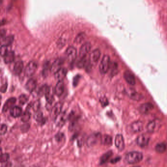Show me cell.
Returning a JSON list of instances; mask_svg holds the SVG:
<instances>
[{
  "label": "cell",
  "mask_w": 167,
  "mask_h": 167,
  "mask_svg": "<svg viewBox=\"0 0 167 167\" xmlns=\"http://www.w3.org/2000/svg\"><path fill=\"white\" fill-rule=\"evenodd\" d=\"M143 155L141 152L138 151H131L127 153L125 156L126 162L130 164L138 163L142 161Z\"/></svg>",
  "instance_id": "1"
},
{
  "label": "cell",
  "mask_w": 167,
  "mask_h": 167,
  "mask_svg": "<svg viewBox=\"0 0 167 167\" xmlns=\"http://www.w3.org/2000/svg\"><path fill=\"white\" fill-rule=\"evenodd\" d=\"M162 123L161 121L158 119L152 120L149 122L146 126V130L149 133H154L157 131L161 127Z\"/></svg>",
  "instance_id": "2"
},
{
  "label": "cell",
  "mask_w": 167,
  "mask_h": 167,
  "mask_svg": "<svg viewBox=\"0 0 167 167\" xmlns=\"http://www.w3.org/2000/svg\"><path fill=\"white\" fill-rule=\"evenodd\" d=\"M110 67V58L105 55L103 57L99 65L100 72L102 74H105L108 71Z\"/></svg>",
  "instance_id": "3"
},
{
  "label": "cell",
  "mask_w": 167,
  "mask_h": 167,
  "mask_svg": "<svg viewBox=\"0 0 167 167\" xmlns=\"http://www.w3.org/2000/svg\"><path fill=\"white\" fill-rule=\"evenodd\" d=\"M150 140V137L148 135L142 134L138 136L136 139V143L141 148H145L148 146Z\"/></svg>",
  "instance_id": "4"
},
{
  "label": "cell",
  "mask_w": 167,
  "mask_h": 167,
  "mask_svg": "<svg viewBox=\"0 0 167 167\" xmlns=\"http://www.w3.org/2000/svg\"><path fill=\"white\" fill-rule=\"evenodd\" d=\"M37 69V64L36 62L33 61L29 62L25 69V75L27 77H32L36 72Z\"/></svg>",
  "instance_id": "5"
},
{
  "label": "cell",
  "mask_w": 167,
  "mask_h": 167,
  "mask_svg": "<svg viewBox=\"0 0 167 167\" xmlns=\"http://www.w3.org/2000/svg\"><path fill=\"white\" fill-rule=\"evenodd\" d=\"M66 58L69 62H73L76 59L77 56V50L73 47L70 46L68 48L66 51Z\"/></svg>",
  "instance_id": "6"
},
{
  "label": "cell",
  "mask_w": 167,
  "mask_h": 167,
  "mask_svg": "<svg viewBox=\"0 0 167 167\" xmlns=\"http://www.w3.org/2000/svg\"><path fill=\"white\" fill-rule=\"evenodd\" d=\"M63 104L61 102H58L53 107L51 110V116L53 120H56L61 113Z\"/></svg>",
  "instance_id": "7"
},
{
  "label": "cell",
  "mask_w": 167,
  "mask_h": 167,
  "mask_svg": "<svg viewBox=\"0 0 167 167\" xmlns=\"http://www.w3.org/2000/svg\"><path fill=\"white\" fill-rule=\"evenodd\" d=\"M101 56V52L98 49H96L92 51L89 56V62L92 65H96Z\"/></svg>",
  "instance_id": "8"
},
{
  "label": "cell",
  "mask_w": 167,
  "mask_h": 167,
  "mask_svg": "<svg viewBox=\"0 0 167 167\" xmlns=\"http://www.w3.org/2000/svg\"><path fill=\"white\" fill-rule=\"evenodd\" d=\"M126 94L130 99L134 101H139L143 99V97L133 89H129L126 90Z\"/></svg>",
  "instance_id": "9"
},
{
  "label": "cell",
  "mask_w": 167,
  "mask_h": 167,
  "mask_svg": "<svg viewBox=\"0 0 167 167\" xmlns=\"http://www.w3.org/2000/svg\"><path fill=\"white\" fill-rule=\"evenodd\" d=\"M115 145L117 149L121 151L125 149L124 139L123 135L121 134H117L115 138Z\"/></svg>",
  "instance_id": "10"
},
{
  "label": "cell",
  "mask_w": 167,
  "mask_h": 167,
  "mask_svg": "<svg viewBox=\"0 0 167 167\" xmlns=\"http://www.w3.org/2000/svg\"><path fill=\"white\" fill-rule=\"evenodd\" d=\"M91 45L89 42H86L81 46L79 51V56L81 58L86 56V55L91 50Z\"/></svg>",
  "instance_id": "11"
},
{
  "label": "cell",
  "mask_w": 167,
  "mask_h": 167,
  "mask_svg": "<svg viewBox=\"0 0 167 167\" xmlns=\"http://www.w3.org/2000/svg\"><path fill=\"white\" fill-rule=\"evenodd\" d=\"M143 123L139 121L132 123L130 126V130L133 133H134L140 132L143 129Z\"/></svg>",
  "instance_id": "12"
},
{
  "label": "cell",
  "mask_w": 167,
  "mask_h": 167,
  "mask_svg": "<svg viewBox=\"0 0 167 167\" xmlns=\"http://www.w3.org/2000/svg\"><path fill=\"white\" fill-rule=\"evenodd\" d=\"M124 77L126 80V82L130 85H135L136 81L134 76L132 72L129 71H126L124 74Z\"/></svg>",
  "instance_id": "13"
},
{
  "label": "cell",
  "mask_w": 167,
  "mask_h": 167,
  "mask_svg": "<svg viewBox=\"0 0 167 167\" xmlns=\"http://www.w3.org/2000/svg\"><path fill=\"white\" fill-rule=\"evenodd\" d=\"M54 90L51 87H48L45 92V96L48 104H51L54 101Z\"/></svg>",
  "instance_id": "14"
},
{
  "label": "cell",
  "mask_w": 167,
  "mask_h": 167,
  "mask_svg": "<svg viewBox=\"0 0 167 167\" xmlns=\"http://www.w3.org/2000/svg\"><path fill=\"white\" fill-rule=\"evenodd\" d=\"M101 136L99 134H94L91 135L87 140V145L88 146H93L97 143L99 139H101Z\"/></svg>",
  "instance_id": "15"
},
{
  "label": "cell",
  "mask_w": 167,
  "mask_h": 167,
  "mask_svg": "<svg viewBox=\"0 0 167 167\" xmlns=\"http://www.w3.org/2000/svg\"><path fill=\"white\" fill-rule=\"evenodd\" d=\"M154 108V105L149 102L142 104L139 107V110L140 112L142 114H146L149 113Z\"/></svg>",
  "instance_id": "16"
},
{
  "label": "cell",
  "mask_w": 167,
  "mask_h": 167,
  "mask_svg": "<svg viewBox=\"0 0 167 167\" xmlns=\"http://www.w3.org/2000/svg\"><path fill=\"white\" fill-rule=\"evenodd\" d=\"M63 60L62 59H57L54 61L50 67V71L53 73H55L61 69L63 65Z\"/></svg>",
  "instance_id": "17"
},
{
  "label": "cell",
  "mask_w": 167,
  "mask_h": 167,
  "mask_svg": "<svg viewBox=\"0 0 167 167\" xmlns=\"http://www.w3.org/2000/svg\"><path fill=\"white\" fill-rule=\"evenodd\" d=\"M54 93L58 96H61L64 92V85L63 81H59L56 85L54 88Z\"/></svg>",
  "instance_id": "18"
},
{
  "label": "cell",
  "mask_w": 167,
  "mask_h": 167,
  "mask_svg": "<svg viewBox=\"0 0 167 167\" xmlns=\"http://www.w3.org/2000/svg\"><path fill=\"white\" fill-rule=\"evenodd\" d=\"M37 86L36 80L34 78H30L28 80L25 85V88L29 92L33 91Z\"/></svg>",
  "instance_id": "19"
},
{
  "label": "cell",
  "mask_w": 167,
  "mask_h": 167,
  "mask_svg": "<svg viewBox=\"0 0 167 167\" xmlns=\"http://www.w3.org/2000/svg\"><path fill=\"white\" fill-rule=\"evenodd\" d=\"M67 74V70L64 68H61L54 74V77L58 81H63Z\"/></svg>",
  "instance_id": "20"
},
{
  "label": "cell",
  "mask_w": 167,
  "mask_h": 167,
  "mask_svg": "<svg viewBox=\"0 0 167 167\" xmlns=\"http://www.w3.org/2000/svg\"><path fill=\"white\" fill-rule=\"evenodd\" d=\"M16 99L15 98H11L7 99L3 107V112H6L8 110L12 108L16 103Z\"/></svg>",
  "instance_id": "21"
},
{
  "label": "cell",
  "mask_w": 167,
  "mask_h": 167,
  "mask_svg": "<svg viewBox=\"0 0 167 167\" xmlns=\"http://www.w3.org/2000/svg\"><path fill=\"white\" fill-rule=\"evenodd\" d=\"M23 68V62L22 61H18L14 66V72L17 75H19L22 72Z\"/></svg>",
  "instance_id": "22"
},
{
  "label": "cell",
  "mask_w": 167,
  "mask_h": 167,
  "mask_svg": "<svg viewBox=\"0 0 167 167\" xmlns=\"http://www.w3.org/2000/svg\"><path fill=\"white\" fill-rule=\"evenodd\" d=\"M22 109L20 107L16 106L12 108L10 110V114L14 118H18L22 115Z\"/></svg>",
  "instance_id": "23"
},
{
  "label": "cell",
  "mask_w": 167,
  "mask_h": 167,
  "mask_svg": "<svg viewBox=\"0 0 167 167\" xmlns=\"http://www.w3.org/2000/svg\"><path fill=\"white\" fill-rule=\"evenodd\" d=\"M101 143L105 146H110L112 144L113 138L108 135H105L101 137Z\"/></svg>",
  "instance_id": "24"
},
{
  "label": "cell",
  "mask_w": 167,
  "mask_h": 167,
  "mask_svg": "<svg viewBox=\"0 0 167 167\" xmlns=\"http://www.w3.org/2000/svg\"><path fill=\"white\" fill-rule=\"evenodd\" d=\"M13 40H14V38H13V36H8L1 39V46L7 47V46H9L13 43Z\"/></svg>",
  "instance_id": "25"
},
{
  "label": "cell",
  "mask_w": 167,
  "mask_h": 167,
  "mask_svg": "<svg viewBox=\"0 0 167 167\" xmlns=\"http://www.w3.org/2000/svg\"><path fill=\"white\" fill-rule=\"evenodd\" d=\"M167 145L165 143H158L155 146V151L159 153H163L167 150Z\"/></svg>",
  "instance_id": "26"
},
{
  "label": "cell",
  "mask_w": 167,
  "mask_h": 167,
  "mask_svg": "<svg viewBox=\"0 0 167 167\" xmlns=\"http://www.w3.org/2000/svg\"><path fill=\"white\" fill-rule=\"evenodd\" d=\"M15 53L14 52L10 51L4 56V61L6 63H10L14 60Z\"/></svg>",
  "instance_id": "27"
},
{
  "label": "cell",
  "mask_w": 167,
  "mask_h": 167,
  "mask_svg": "<svg viewBox=\"0 0 167 167\" xmlns=\"http://www.w3.org/2000/svg\"><path fill=\"white\" fill-rule=\"evenodd\" d=\"M112 155H113V152L111 151H110L108 152H106L100 158V164L101 165L105 164L111 157Z\"/></svg>",
  "instance_id": "28"
},
{
  "label": "cell",
  "mask_w": 167,
  "mask_h": 167,
  "mask_svg": "<svg viewBox=\"0 0 167 167\" xmlns=\"http://www.w3.org/2000/svg\"><path fill=\"white\" fill-rule=\"evenodd\" d=\"M67 41V36H62L59 39L58 41L57 42V46L59 48H62L65 46Z\"/></svg>",
  "instance_id": "29"
},
{
  "label": "cell",
  "mask_w": 167,
  "mask_h": 167,
  "mask_svg": "<svg viewBox=\"0 0 167 167\" xmlns=\"http://www.w3.org/2000/svg\"><path fill=\"white\" fill-rule=\"evenodd\" d=\"M58 119V122H57V124L59 126H63V124H64V123L66 122L67 117H66V115L65 113H61L60 115L57 117V119Z\"/></svg>",
  "instance_id": "30"
},
{
  "label": "cell",
  "mask_w": 167,
  "mask_h": 167,
  "mask_svg": "<svg viewBox=\"0 0 167 167\" xmlns=\"http://www.w3.org/2000/svg\"><path fill=\"white\" fill-rule=\"evenodd\" d=\"M31 117V114L28 110L25 111L21 116V121L23 123H27L29 121Z\"/></svg>",
  "instance_id": "31"
},
{
  "label": "cell",
  "mask_w": 167,
  "mask_h": 167,
  "mask_svg": "<svg viewBox=\"0 0 167 167\" xmlns=\"http://www.w3.org/2000/svg\"><path fill=\"white\" fill-rule=\"evenodd\" d=\"M34 119L39 123H42L44 121V118L42 113L40 111H37L34 115Z\"/></svg>",
  "instance_id": "32"
},
{
  "label": "cell",
  "mask_w": 167,
  "mask_h": 167,
  "mask_svg": "<svg viewBox=\"0 0 167 167\" xmlns=\"http://www.w3.org/2000/svg\"><path fill=\"white\" fill-rule=\"evenodd\" d=\"M88 63V59H86V56L85 58H81L80 60L78 62L77 66L78 68H83L86 66Z\"/></svg>",
  "instance_id": "33"
},
{
  "label": "cell",
  "mask_w": 167,
  "mask_h": 167,
  "mask_svg": "<svg viewBox=\"0 0 167 167\" xmlns=\"http://www.w3.org/2000/svg\"><path fill=\"white\" fill-rule=\"evenodd\" d=\"M86 37V34L84 33H80L78 34L75 39L74 42L77 44H80L83 41Z\"/></svg>",
  "instance_id": "34"
},
{
  "label": "cell",
  "mask_w": 167,
  "mask_h": 167,
  "mask_svg": "<svg viewBox=\"0 0 167 167\" xmlns=\"http://www.w3.org/2000/svg\"><path fill=\"white\" fill-rule=\"evenodd\" d=\"M19 102L22 105H24L25 104H26L28 100V98L26 95L25 94H22L19 97Z\"/></svg>",
  "instance_id": "35"
},
{
  "label": "cell",
  "mask_w": 167,
  "mask_h": 167,
  "mask_svg": "<svg viewBox=\"0 0 167 167\" xmlns=\"http://www.w3.org/2000/svg\"><path fill=\"white\" fill-rule=\"evenodd\" d=\"M9 159V155L8 153L2 154L0 155V163H6Z\"/></svg>",
  "instance_id": "36"
},
{
  "label": "cell",
  "mask_w": 167,
  "mask_h": 167,
  "mask_svg": "<svg viewBox=\"0 0 167 167\" xmlns=\"http://www.w3.org/2000/svg\"><path fill=\"white\" fill-rule=\"evenodd\" d=\"M8 49L6 46H1L0 48V55L2 56H5L8 53Z\"/></svg>",
  "instance_id": "37"
},
{
  "label": "cell",
  "mask_w": 167,
  "mask_h": 167,
  "mask_svg": "<svg viewBox=\"0 0 167 167\" xmlns=\"http://www.w3.org/2000/svg\"><path fill=\"white\" fill-rule=\"evenodd\" d=\"M7 127L5 124H2L0 126V135L5 134L7 132Z\"/></svg>",
  "instance_id": "38"
},
{
  "label": "cell",
  "mask_w": 167,
  "mask_h": 167,
  "mask_svg": "<svg viewBox=\"0 0 167 167\" xmlns=\"http://www.w3.org/2000/svg\"><path fill=\"white\" fill-rule=\"evenodd\" d=\"M48 87V86H46V85L42 86V87L40 89L39 91L38 95H40V96L45 95V92L47 91Z\"/></svg>",
  "instance_id": "39"
},
{
  "label": "cell",
  "mask_w": 167,
  "mask_h": 167,
  "mask_svg": "<svg viewBox=\"0 0 167 167\" xmlns=\"http://www.w3.org/2000/svg\"><path fill=\"white\" fill-rule=\"evenodd\" d=\"M40 102L39 101L35 102L33 104V106H32V107H33L34 111H35L36 112L39 111V109L40 108Z\"/></svg>",
  "instance_id": "40"
},
{
  "label": "cell",
  "mask_w": 167,
  "mask_h": 167,
  "mask_svg": "<svg viewBox=\"0 0 167 167\" xmlns=\"http://www.w3.org/2000/svg\"><path fill=\"white\" fill-rule=\"evenodd\" d=\"M29 127H30V126H29V124H25L22 125V126H21V130L23 132L28 131V130L29 129Z\"/></svg>",
  "instance_id": "41"
},
{
  "label": "cell",
  "mask_w": 167,
  "mask_h": 167,
  "mask_svg": "<svg viewBox=\"0 0 167 167\" xmlns=\"http://www.w3.org/2000/svg\"><path fill=\"white\" fill-rule=\"evenodd\" d=\"M100 102H101L103 107H105L106 105L108 104V99L105 98H102L100 99Z\"/></svg>",
  "instance_id": "42"
},
{
  "label": "cell",
  "mask_w": 167,
  "mask_h": 167,
  "mask_svg": "<svg viewBox=\"0 0 167 167\" xmlns=\"http://www.w3.org/2000/svg\"><path fill=\"white\" fill-rule=\"evenodd\" d=\"M7 83H6V84L3 85L1 86V87L0 88V92H1V93H5L6 90H7Z\"/></svg>",
  "instance_id": "43"
},
{
  "label": "cell",
  "mask_w": 167,
  "mask_h": 167,
  "mask_svg": "<svg viewBox=\"0 0 167 167\" xmlns=\"http://www.w3.org/2000/svg\"><path fill=\"white\" fill-rule=\"evenodd\" d=\"M63 136H64V135L62 133H58L57 135H56V140L57 141H60L63 138Z\"/></svg>",
  "instance_id": "44"
},
{
  "label": "cell",
  "mask_w": 167,
  "mask_h": 167,
  "mask_svg": "<svg viewBox=\"0 0 167 167\" xmlns=\"http://www.w3.org/2000/svg\"><path fill=\"white\" fill-rule=\"evenodd\" d=\"M120 159H121L120 157H116V158H114V159L111 160V163H117L118 161H119Z\"/></svg>",
  "instance_id": "45"
},
{
  "label": "cell",
  "mask_w": 167,
  "mask_h": 167,
  "mask_svg": "<svg viewBox=\"0 0 167 167\" xmlns=\"http://www.w3.org/2000/svg\"><path fill=\"white\" fill-rule=\"evenodd\" d=\"M2 149H1V148L0 147V155L2 154Z\"/></svg>",
  "instance_id": "46"
},
{
  "label": "cell",
  "mask_w": 167,
  "mask_h": 167,
  "mask_svg": "<svg viewBox=\"0 0 167 167\" xmlns=\"http://www.w3.org/2000/svg\"><path fill=\"white\" fill-rule=\"evenodd\" d=\"M1 102H0V105H1Z\"/></svg>",
  "instance_id": "47"
},
{
  "label": "cell",
  "mask_w": 167,
  "mask_h": 167,
  "mask_svg": "<svg viewBox=\"0 0 167 167\" xmlns=\"http://www.w3.org/2000/svg\"></svg>",
  "instance_id": "48"
}]
</instances>
